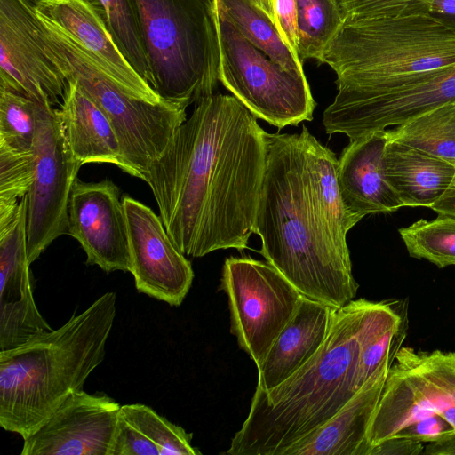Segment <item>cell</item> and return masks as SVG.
I'll list each match as a JSON object with an SVG mask.
<instances>
[{
  "mask_svg": "<svg viewBox=\"0 0 455 455\" xmlns=\"http://www.w3.org/2000/svg\"><path fill=\"white\" fill-rule=\"evenodd\" d=\"M125 212L130 273L139 292L170 306H180L194 279L192 266L174 244L153 210L141 202L123 196Z\"/></svg>",
  "mask_w": 455,
  "mask_h": 455,
  "instance_id": "obj_13",
  "label": "cell"
},
{
  "mask_svg": "<svg viewBox=\"0 0 455 455\" xmlns=\"http://www.w3.org/2000/svg\"><path fill=\"white\" fill-rule=\"evenodd\" d=\"M430 209L438 215L455 218V176L445 194Z\"/></svg>",
  "mask_w": 455,
  "mask_h": 455,
  "instance_id": "obj_37",
  "label": "cell"
},
{
  "mask_svg": "<svg viewBox=\"0 0 455 455\" xmlns=\"http://www.w3.org/2000/svg\"><path fill=\"white\" fill-rule=\"evenodd\" d=\"M101 10L108 28L121 52L148 83V68L135 0H92Z\"/></svg>",
  "mask_w": 455,
  "mask_h": 455,
  "instance_id": "obj_28",
  "label": "cell"
},
{
  "mask_svg": "<svg viewBox=\"0 0 455 455\" xmlns=\"http://www.w3.org/2000/svg\"><path fill=\"white\" fill-rule=\"evenodd\" d=\"M387 132L391 140L455 166V101L425 112Z\"/></svg>",
  "mask_w": 455,
  "mask_h": 455,
  "instance_id": "obj_25",
  "label": "cell"
},
{
  "mask_svg": "<svg viewBox=\"0 0 455 455\" xmlns=\"http://www.w3.org/2000/svg\"><path fill=\"white\" fill-rule=\"evenodd\" d=\"M298 57L318 61L324 48L343 22L337 0H297Z\"/></svg>",
  "mask_w": 455,
  "mask_h": 455,
  "instance_id": "obj_27",
  "label": "cell"
},
{
  "mask_svg": "<svg viewBox=\"0 0 455 455\" xmlns=\"http://www.w3.org/2000/svg\"><path fill=\"white\" fill-rule=\"evenodd\" d=\"M387 301L353 299L336 308L318 352L277 387H256L247 418L231 440L230 455H283L331 419L362 387L363 347L379 331L402 324Z\"/></svg>",
  "mask_w": 455,
  "mask_h": 455,
  "instance_id": "obj_3",
  "label": "cell"
},
{
  "mask_svg": "<svg viewBox=\"0 0 455 455\" xmlns=\"http://www.w3.org/2000/svg\"><path fill=\"white\" fill-rule=\"evenodd\" d=\"M119 416L137 428L159 451L160 455H198L191 444L193 435L181 427L141 403L121 405Z\"/></svg>",
  "mask_w": 455,
  "mask_h": 455,
  "instance_id": "obj_29",
  "label": "cell"
},
{
  "mask_svg": "<svg viewBox=\"0 0 455 455\" xmlns=\"http://www.w3.org/2000/svg\"><path fill=\"white\" fill-rule=\"evenodd\" d=\"M108 455L160 454L155 445L149 443L137 428L118 414Z\"/></svg>",
  "mask_w": 455,
  "mask_h": 455,
  "instance_id": "obj_33",
  "label": "cell"
},
{
  "mask_svg": "<svg viewBox=\"0 0 455 455\" xmlns=\"http://www.w3.org/2000/svg\"><path fill=\"white\" fill-rule=\"evenodd\" d=\"M431 0H337L343 20L349 16L386 18L430 13Z\"/></svg>",
  "mask_w": 455,
  "mask_h": 455,
  "instance_id": "obj_32",
  "label": "cell"
},
{
  "mask_svg": "<svg viewBox=\"0 0 455 455\" xmlns=\"http://www.w3.org/2000/svg\"><path fill=\"white\" fill-rule=\"evenodd\" d=\"M387 130L350 140L338 159L337 181L346 210L359 221L368 214L403 207L386 178L384 151Z\"/></svg>",
  "mask_w": 455,
  "mask_h": 455,
  "instance_id": "obj_18",
  "label": "cell"
},
{
  "mask_svg": "<svg viewBox=\"0 0 455 455\" xmlns=\"http://www.w3.org/2000/svg\"><path fill=\"white\" fill-rule=\"evenodd\" d=\"M68 234L82 246L86 263L110 273L130 272L125 212L118 187L110 180L76 179L68 208Z\"/></svg>",
  "mask_w": 455,
  "mask_h": 455,
  "instance_id": "obj_15",
  "label": "cell"
},
{
  "mask_svg": "<svg viewBox=\"0 0 455 455\" xmlns=\"http://www.w3.org/2000/svg\"><path fill=\"white\" fill-rule=\"evenodd\" d=\"M455 435V428L440 416L418 420L399 431L393 438H405L420 443H438Z\"/></svg>",
  "mask_w": 455,
  "mask_h": 455,
  "instance_id": "obj_34",
  "label": "cell"
},
{
  "mask_svg": "<svg viewBox=\"0 0 455 455\" xmlns=\"http://www.w3.org/2000/svg\"><path fill=\"white\" fill-rule=\"evenodd\" d=\"M67 84L37 36L29 0H0V87L53 107Z\"/></svg>",
  "mask_w": 455,
  "mask_h": 455,
  "instance_id": "obj_14",
  "label": "cell"
},
{
  "mask_svg": "<svg viewBox=\"0 0 455 455\" xmlns=\"http://www.w3.org/2000/svg\"><path fill=\"white\" fill-rule=\"evenodd\" d=\"M38 102L0 87V145L31 149Z\"/></svg>",
  "mask_w": 455,
  "mask_h": 455,
  "instance_id": "obj_31",
  "label": "cell"
},
{
  "mask_svg": "<svg viewBox=\"0 0 455 455\" xmlns=\"http://www.w3.org/2000/svg\"><path fill=\"white\" fill-rule=\"evenodd\" d=\"M409 255L439 268L455 265V218L438 215L398 229Z\"/></svg>",
  "mask_w": 455,
  "mask_h": 455,
  "instance_id": "obj_26",
  "label": "cell"
},
{
  "mask_svg": "<svg viewBox=\"0 0 455 455\" xmlns=\"http://www.w3.org/2000/svg\"><path fill=\"white\" fill-rule=\"evenodd\" d=\"M32 150L34 174L26 220L30 264L55 239L68 234V202L82 166L68 145L58 109L51 105L38 104Z\"/></svg>",
  "mask_w": 455,
  "mask_h": 455,
  "instance_id": "obj_11",
  "label": "cell"
},
{
  "mask_svg": "<svg viewBox=\"0 0 455 455\" xmlns=\"http://www.w3.org/2000/svg\"><path fill=\"white\" fill-rule=\"evenodd\" d=\"M218 17L288 71L305 75L302 61L284 42L276 23L253 0H217Z\"/></svg>",
  "mask_w": 455,
  "mask_h": 455,
  "instance_id": "obj_24",
  "label": "cell"
},
{
  "mask_svg": "<svg viewBox=\"0 0 455 455\" xmlns=\"http://www.w3.org/2000/svg\"><path fill=\"white\" fill-rule=\"evenodd\" d=\"M116 294L104 293L67 323L0 350V426L23 439L67 397L83 390L105 358L116 316Z\"/></svg>",
  "mask_w": 455,
  "mask_h": 455,
  "instance_id": "obj_4",
  "label": "cell"
},
{
  "mask_svg": "<svg viewBox=\"0 0 455 455\" xmlns=\"http://www.w3.org/2000/svg\"><path fill=\"white\" fill-rule=\"evenodd\" d=\"M429 12L445 19L455 17V0H431Z\"/></svg>",
  "mask_w": 455,
  "mask_h": 455,
  "instance_id": "obj_38",
  "label": "cell"
},
{
  "mask_svg": "<svg viewBox=\"0 0 455 455\" xmlns=\"http://www.w3.org/2000/svg\"><path fill=\"white\" fill-rule=\"evenodd\" d=\"M27 196L16 215L0 225V350L52 330L36 305L27 248Z\"/></svg>",
  "mask_w": 455,
  "mask_h": 455,
  "instance_id": "obj_17",
  "label": "cell"
},
{
  "mask_svg": "<svg viewBox=\"0 0 455 455\" xmlns=\"http://www.w3.org/2000/svg\"><path fill=\"white\" fill-rule=\"evenodd\" d=\"M275 22V0H253Z\"/></svg>",
  "mask_w": 455,
  "mask_h": 455,
  "instance_id": "obj_40",
  "label": "cell"
},
{
  "mask_svg": "<svg viewBox=\"0 0 455 455\" xmlns=\"http://www.w3.org/2000/svg\"><path fill=\"white\" fill-rule=\"evenodd\" d=\"M423 452V445L405 438H390L374 446L370 455H418Z\"/></svg>",
  "mask_w": 455,
  "mask_h": 455,
  "instance_id": "obj_36",
  "label": "cell"
},
{
  "mask_svg": "<svg viewBox=\"0 0 455 455\" xmlns=\"http://www.w3.org/2000/svg\"><path fill=\"white\" fill-rule=\"evenodd\" d=\"M384 168L387 182L403 206L430 208L445 194L455 176V166L389 136Z\"/></svg>",
  "mask_w": 455,
  "mask_h": 455,
  "instance_id": "obj_23",
  "label": "cell"
},
{
  "mask_svg": "<svg viewBox=\"0 0 455 455\" xmlns=\"http://www.w3.org/2000/svg\"><path fill=\"white\" fill-rule=\"evenodd\" d=\"M335 307L301 295L297 309L258 369V388L272 389L307 363L321 348Z\"/></svg>",
  "mask_w": 455,
  "mask_h": 455,
  "instance_id": "obj_21",
  "label": "cell"
},
{
  "mask_svg": "<svg viewBox=\"0 0 455 455\" xmlns=\"http://www.w3.org/2000/svg\"><path fill=\"white\" fill-rule=\"evenodd\" d=\"M33 11L44 17L84 50L116 81L140 89H151L116 44L101 10L92 0H29Z\"/></svg>",
  "mask_w": 455,
  "mask_h": 455,
  "instance_id": "obj_19",
  "label": "cell"
},
{
  "mask_svg": "<svg viewBox=\"0 0 455 455\" xmlns=\"http://www.w3.org/2000/svg\"><path fill=\"white\" fill-rule=\"evenodd\" d=\"M274 7L275 23L281 36L298 57L299 17L297 0H275Z\"/></svg>",
  "mask_w": 455,
  "mask_h": 455,
  "instance_id": "obj_35",
  "label": "cell"
},
{
  "mask_svg": "<svg viewBox=\"0 0 455 455\" xmlns=\"http://www.w3.org/2000/svg\"><path fill=\"white\" fill-rule=\"evenodd\" d=\"M121 405L102 394H70L32 434L21 455H108Z\"/></svg>",
  "mask_w": 455,
  "mask_h": 455,
  "instance_id": "obj_16",
  "label": "cell"
},
{
  "mask_svg": "<svg viewBox=\"0 0 455 455\" xmlns=\"http://www.w3.org/2000/svg\"><path fill=\"white\" fill-rule=\"evenodd\" d=\"M148 84L187 108L213 94L220 70L217 0H135Z\"/></svg>",
  "mask_w": 455,
  "mask_h": 455,
  "instance_id": "obj_7",
  "label": "cell"
},
{
  "mask_svg": "<svg viewBox=\"0 0 455 455\" xmlns=\"http://www.w3.org/2000/svg\"><path fill=\"white\" fill-rule=\"evenodd\" d=\"M451 23H452L453 25H455V23H454V22H451Z\"/></svg>",
  "mask_w": 455,
  "mask_h": 455,
  "instance_id": "obj_41",
  "label": "cell"
},
{
  "mask_svg": "<svg viewBox=\"0 0 455 455\" xmlns=\"http://www.w3.org/2000/svg\"><path fill=\"white\" fill-rule=\"evenodd\" d=\"M338 158L306 126L266 132V164L253 233L259 253L307 298L335 308L356 296L347 232L359 220L346 210Z\"/></svg>",
  "mask_w": 455,
  "mask_h": 455,
  "instance_id": "obj_2",
  "label": "cell"
},
{
  "mask_svg": "<svg viewBox=\"0 0 455 455\" xmlns=\"http://www.w3.org/2000/svg\"><path fill=\"white\" fill-rule=\"evenodd\" d=\"M233 95L195 104L144 180L174 244L200 258L247 248L266 164V132Z\"/></svg>",
  "mask_w": 455,
  "mask_h": 455,
  "instance_id": "obj_1",
  "label": "cell"
},
{
  "mask_svg": "<svg viewBox=\"0 0 455 455\" xmlns=\"http://www.w3.org/2000/svg\"><path fill=\"white\" fill-rule=\"evenodd\" d=\"M435 416L455 428V352L400 347L369 427L371 450L411 423Z\"/></svg>",
  "mask_w": 455,
  "mask_h": 455,
  "instance_id": "obj_9",
  "label": "cell"
},
{
  "mask_svg": "<svg viewBox=\"0 0 455 455\" xmlns=\"http://www.w3.org/2000/svg\"><path fill=\"white\" fill-rule=\"evenodd\" d=\"M219 40V80L257 118L278 129L312 120L316 104L305 75L283 68L220 18Z\"/></svg>",
  "mask_w": 455,
  "mask_h": 455,
  "instance_id": "obj_8",
  "label": "cell"
},
{
  "mask_svg": "<svg viewBox=\"0 0 455 455\" xmlns=\"http://www.w3.org/2000/svg\"><path fill=\"white\" fill-rule=\"evenodd\" d=\"M59 115L68 145L81 165L112 164L133 176L115 129L105 113L72 80H68Z\"/></svg>",
  "mask_w": 455,
  "mask_h": 455,
  "instance_id": "obj_22",
  "label": "cell"
},
{
  "mask_svg": "<svg viewBox=\"0 0 455 455\" xmlns=\"http://www.w3.org/2000/svg\"><path fill=\"white\" fill-rule=\"evenodd\" d=\"M34 12V11H33ZM37 36L49 59L105 113L117 135L133 177L145 180L176 129L186 108L152 89L124 84L105 72L76 43L34 12Z\"/></svg>",
  "mask_w": 455,
  "mask_h": 455,
  "instance_id": "obj_6",
  "label": "cell"
},
{
  "mask_svg": "<svg viewBox=\"0 0 455 455\" xmlns=\"http://www.w3.org/2000/svg\"><path fill=\"white\" fill-rule=\"evenodd\" d=\"M393 358L386 360L331 419L283 455H369L368 431Z\"/></svg>",
  "mask_w": 455,
  "mask_h": 455,
  "instance_id": "obj_20",
  "label": "cell"
},
{
  "mask_svg": "<svg viewBox=\"0 0 455 455\" xmlns=\"http://www.w3.org/2000/svg\"><path fill=\"white\" fill-rule=\"evenodd\" d=\"M422 453L430 455H455V435L443 442L428 443Z\"/></svg>",
  "mask_w": 455,
  "mask_h": 455,
  "instance_id": "obj_39",
  "label": "cell"
},
{
  "mask_svg": "<svg viewBox=\"0 0 455 455\" xmlns=\"http://www.w3.org/2000/svg\"><path fill=\"white\" fill-rule=\"evenodd\" d=\"M34 156L31 149L0 145V224L17 213L20 200L33 181Z\"/></svg>",
  "mask_w": 455,
  "mask_h": 455,
  "instance_id": "obj_30",
  "label": "cell"
},
{
  "mask_svg": "<svg viewBox=\"0 0 455 455\" xmlns=\"http://www.w3.org/2000/svg\"><path fill=\"white\" fill-rule=\"evenodd\" d=\"M319 61L339 93L399 87L455 67V26L432 13L346 17Z\"/></svg>",
  "mask_w": 455,
  "mask_h": 455,
  "instance_id": "obj_5",
  "label": "cell"
},
{
  "mask_svg": "<svg viewBox=\"0 0 455 455\" xmlns=\"http://www.w3.org/2000/svg\"><path fill=\"white\" fill-rule=\"evenodd\" d=\"M455 101V67L392 89L369 93H339L323 112L326 133L350 140L400 125Z\"/></svg>",
  "mask_w": 455,
  "mask_h": 455,
  "instance_id": "obj_12",
  "label": "cell"
},
{
  "mask_svg": "<svg viewBox=\"0 0 455 455\" xmlns=\"http://www.w3.org/2000/svg\"><path fill=\"white\" fill-rule=\"evenodd\" d=\"M220 289L228 297L230 331L259 368L301 294L270 263L251 257L226 259Z\"/></svg>",
  "mask_w": 455,
  "mask_h": 455,
  "instance_id": "obj_10",
  "label": "cell"
}]
</instances>
